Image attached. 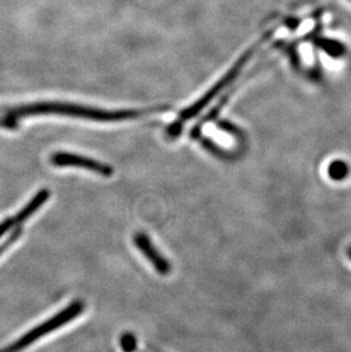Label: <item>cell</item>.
Listing matches in <instances>:
<instances>
[{
  "mask_svg": "<svg viewBox=\"0 0 351 352\" xmlns=\"http://www.w3.org/2000/svg\"><path fill=\"white\" fill-rule=\"evenodd\" d=\"M50 196V192L46 188L40 190L39 193H36L34 196V199H31L30 202L28 203L27 206H24L23 209L21 210V212L15 217L14 223L20 225V223H24L25 220L29 219L36 211H38L48 201Z\"/></svg>",
  "mask_w": 351,
  "mask_h": 352,
  "instance_id": "6",
  "label": "cell"
},
{
  "mask_svg": "<svg viewBox=\"0 0 351 352\" xmlns=\"http://www.w3.org/2000/svg\"><path fill=\"white\" fill-rule=\"evenodd\" d=\"M120 343L125 352H134L136 350L137 341L133 333H125L120 339Z\"/></svg>",
  "mask_w": 351,
  "mask_h": 352,
  "instance_id": "8",
  "label": "cell"
},
{
  "mask_svg": "<svg viewBox=\"0 0 351 352\" xmlns=\"http://www.w3.org/2000/svg\"><path fill=\"white\" fill-rule=\"evenodd\" d=\"M162 110H164V107L142 111H105L81 107V105H76V104L43 102V103L28 104V105H22V107H17L15 109L6 111L3 122L10 126V124H14L15 120L20 119V118L41 116V114H58V116L95 120V121H123V120H134L137 118L145 117L146 114Z\"/></svg>",
  "mask_w": 351,
  "mask_h": 352,
  "instance_id": "1",
  "label": "cell"
},
{
  "mask_svg": "<svg viewBox=\"0 0 351 352\" xmlns=\"http://www.w3.org/2000/svg\"><path fill=\"white\" fill-rule=\"evenodd\" d=\"M350 1H351V0H350Z\"/></svg>",
  "mask_w": 351,
  "mask_h": 352,
  "instance_id": "10",
  "label": "cell"
},
{
  "mask_svg": "<svg viewBox=\"0 0 351 352\" xmlns=\"http://www.w3.org/2000/svg\"><path fill=\"white\" fill-rule=\"evenodd\" d=\"M85 309V303L81 301H74L67 306L65 309L60 313L53 316L52 318L46 322H41L40 325L36 326L34 329H31L30 332L24 334L20 340L13 343L12 346H8L1 352H19L21 350L25 349L27 346H31L36 340L41 339L43 336L50 334V333L56 331L62 326L70 322L73 319H76L80 314Z\"/></svg>",
  "mask_w": 351,
  "mask_h": 352,
  "instance_id": "3",
  "label": "cell"
},
{
  "mask_svg": "<svg viewBox=\"0 0 351 352\" xmlns=\"http://www.w3.org/2000/svg\"><path fill=\"white\" fill-rule=\"evenodd\" d=\"M350 256H351V251H350Z\"/></svg>",
  "mask_w": 351,
  "mask_h": 352,
  "instance_id": "9",
  "label": "cell"
},
{
  "mask_svg": "<svg viewBox=\"0 0 351 352\" xmlns=\"http://www.w3.org/2000/svg\"><path fill=\"white\" fill-rule=\"evenodd\" d=\"M255 47H252L250 50H246V53L243 54L242 56L240 57L239 60H236V63L231 67V70H228V72L222 79L219 80L218 82L215 83L209 91H206L199 100H196L195 103L187 107L185 111H182L180 116H179V123H176V126L173 124L170 126L169 131L173 136L179 133V130L182 128L180 123L195 118L203 109H206V105L211 100H215V97L218 96L220 91H222L226 87L228 86L229 83L234 81V79L242 72L243 67H246L248 60H251L253 54H255Z\"/></svg>",
  "mask_w": 351,
  "mask_h": 352,
  "instance_id": "2",
  "label": "cell"
},
{
  "mask_svg": "<svg viewBox=\"0 0 351 352\" xmlns=\"http://www.w3.org/2000/svg\"><path fill=\"white\" fill-rule=\"evenodd\" d=\"M134 244H135L137 249L140 250L142 256L149 260V263L154 267V270L160 275H169L170 272H171L169 261L160 253L159 250L156 249V245L153 244L149 236L144 233L135 234L134 235Z\"/></svg>",
  "mask_w": 351,
  "mask_h": 352,
  "instance_id": "5",
  "label": "cell"
},
{
  "mask_svg": "<svg viewBox=\"0 0 351 352\" xmlns=\"http://www.w3.org/2000/svg\"><path fill=\"white\" fill-rule=\"evenodd\" d=\"M50 162L55 166H71V168H79L86 169L90 173H97L100 176L111 177L113 175V168L109 164L100 162L97 160L83 157L78 154L67 153V152H57L50 157Z\"/></svg>",
  "mask_w": 351,
  "mask_h": 352,
  "instance_id": "4",
  "label": "cell"
},
{
  "mask_svg": "<svg viewBox=\"0 0 351 352\" xmlns=\"http://www.w3.org/2000/svg\"><path fill=\"white\" fill-rule=\"evenodd\" d=\"M328 175L333 179L340 180L348 175V166L342 161H334L331 166H328Z\"/></svg>",
  "mask_w": 351,
  "mask_h": 352,
  "instance_id": "7",
  "label": "cell"
}]
</instances>
